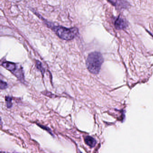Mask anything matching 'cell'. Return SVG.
Here are the masks:
<instances>
[{
    "label": "cell",
    "instance_id": "cell-8",
    "mask_svg": "<svg viewBox=\"0 0 153 153\" xmlns=\"http://www.w3.org/2000/svg\"><path fill=\"white\" fill-rule=\"evenodd\" d=\"M36 66H37V68L39 69L40 71H42V73H44L43 71H44V70L42 66V63L39 61H37V63H36Z\"/></svg>",
    "mask_w": 153,
    "mask_h": 153
},
{
    "label": "cell",
    "instance_id": "cell-6",
    "mask_svg": "<svg viewBox=\"0 0 153 153\" xmlns=\"http://www.w3.org/2000/svg\"><path fill=\"white\" fill-rule=\"evenodd\" d=\"M85 142L88 146H89L91 148L94 147L96 144V140L90 136L86 137L85 139Z\"/></svg>",
    "mask_w": 153,
    "mask_h": 153
},
{
    "label": "cell",
    "instance_id": "cell-7",
    "mask_svg": "<svg viewBox=\"0 0 153 153\" xmlns=\"http://www.w3.org/2000/svg\"><path fill=\"white\" fill-rule=\"evenodd\" d=\"M5 101H6V107H7L8 108H11L12 106V98L9 97H6Z\"/></svg>",
    "mask_w": 153,
    "mask_h": 153
},
{
    "label": "cell",
    "instance_id": "cell-10",
    "mask_svg": "<svg viewBox=\"0 0 153 153\" xmlns=\"http://www.w3.org/2000/svg\"></svg>",
    "mask_w": 153,
    "mask_h": 153
},
{
    "label": "cell",
    "instance_id": "cell-9",
    "mask_svg": "<svg viewBox=\"0 0 153 153\" xmlns=\"http://www.w3.org/2000/svg\"><path fill=\"white\" fill-rule=\"evenodd\" d=\"M7 87V84L4 81H1V89H5Z\"/></svg>",
    "mask_w": 153,
    "mask_h": 153
},
{
    "label": "cell",
    "instance_id": "cell-4",
    "mask_svg": "<svg viewBox=\"0 0 153 153\" xmlns=\"http://www.w3.org/2000/svg\"><path fill=\"white\" fill-rule=\"evenodd\" d=\"M114 25L117 30H123L128 27V23L125 19L119 16L115 20Z\"/></svg>",
    "mask_w": 153,
    "mask_h": 153
},
{
    "label": "cell",
    "instance_id": "cell-3",
    "mask_svg": "<svg viewBox=\"0 0 153 153\" xmlns=\"http://www.w3.org/2000/svg\"><path fill=\"white\" fill-rule=\"evenodd\" d=\"M108 1L117 9H127L130 6V4L125 0H108Z\"/></svg>",
    "mask_w": 153,
    "mask_h": 153
},
{
    "label": "cell",
    "instance_id": "cell-2",
    "mask_svg": "<svg viewBox=\"0 0 153 153\" xmlns=\"http://www.w3.org/2000/svg\"><path fill=\"white\" fill-rule=\"evenodd\" d=\"M50 27L58 37L64 40H70L73 39L79 32L78 29L76 28H67L62 26Z\"/></svg>",
    "mask_w": 153,
    "mask_h": 153
},
{
    "label": "cell",
    "instance_id": "cell-5",
    "mask_svg": "<svg viewBox=\"0 0 153 153\" xmlns=\"http://www.w3.org/2000/svg\"><path fill=\"white\" fill-rule=\"evenodd\" d=\"M2 65L6 69L10 70L13 73L15 72V71L17 70L16 66L15 63H12V62H3L2 64Z\"/></svg>",
    "mask_w": 153,
    "mask_h": 153
},
{
    "label": "cell",
    "instance_id": "cell-1",
    "mask_svg": "<svg viewBox=\"0 0 153 153\" xmlns=\"http://www.w3.org/2000/svg\"><path fill=\"white\" fill-rule=\"evenodd\" d=\"M103 61V55L100 52H93L90 53L86 59L87 69L91 73L97 74L99 72Z\"/></svg>",
    "mask_w": 153,
    "mask_h": 153
}]
</instances>
